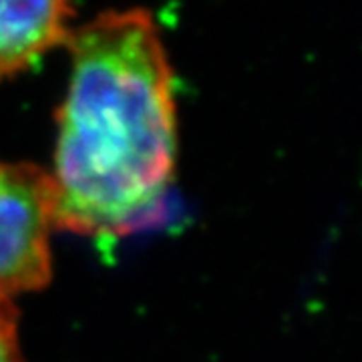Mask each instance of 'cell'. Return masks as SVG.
<instances>
[{
  "instance_id": "cell-3",
  "label": "cell",
  "mask_w": 362,
  "mask_h": 362,
  "mask_svg": "<svg viewBox=\"0 0 362 362\" xmlns=\"http://www.w3.org/2000/svg\"><path fill=\"white\" fill-rule=\"evenodd\" d=\"M69 0H0V81L66 45Z\"/></svg>"
},
{
  "instance_id": "cell-4",
  "label": "cell",
  "mask_w": 362,
  "mask_h": 362,
  "mask_svg": "<svg viewBox=\"0 0 362 362\" xmlns=\"http://www.w3.org/2000/svg\"><path fill=\"white\" fill-rule=\"evenodd\" d=\"M0 362H25L18 344V314L13 300H0Z\"/></svg>"
},
{
  "instance_id": "cell-2",
  "label": "cell",
  "mask_w": 362,
  "mask_h": 362,
  "mask_svg": "<svg viewBox=\"0 0 362 362\" xmlns=\"http://www.w3.org/2000/svg\"><path fill=\"white\" fill-rule=\"evenodd\" d=\"M52 230L49 173L0 159V300L40 290L51 280Z\"/></svg>"
},
{
  "instance_id": "cell-1",
  "label": "cell",
  "mask_w": 362,
  "mask_h": 362,
  "mask_svg": "<svg viewBox=\"0 0 362 362\" xmlns=\"http://www.w3.org/2000/svg\"><path fill=\"white\" fill-rule=\"evenodd\" d=\"M71 83L59 109L54 228L123 238L168 218L177 151L173 75L151 14L105 13L66 40Z\"/></svg>"
}]
</instances>
